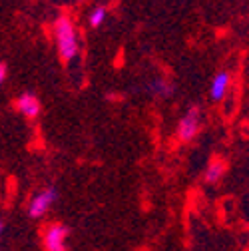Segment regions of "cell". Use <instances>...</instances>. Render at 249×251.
<instances>
[{"label":"cell","instance_id":"cell-5","mask_svg":"<svg viewBox=\"0 0 249 251\" xmlns=\"http://www.w3.org/2000/svg\"><path fill=\"white\" fill-rule=\"evenodd\" d=\"M16 108L26 118H36L40 114V102L36 100V96H32V94H20L18 100H16Z\"/></svg>","mask_w":249,"mask_h":251},{"label":"cell","instance_id":"cell-7","mask_svg":"<svg viewBox=\"0 0 249 251\" xmlns=\"http://www.w3.org/2000/svg\"><path fill=\"white\" fill-rule=\"evenodd\" d=\"M222 174H224V164L222 162H213V164H209V168L205 172V179L209 183H215L217 179L222 177Z\"/></svg>","mask_w":249,"mask_h":251},{"label":"cell","instance_id":"cell-3","mask_svg":"<svg viewBox=\"0 0 249 251\" xmlns=\"http://www.w3.org/2000/svg\"><path fill=\"white\" fill-rule=\"evenodd\" d=\"M56 198H58V194H56L54 187H46V190L38 192L32 200H30V203H28V215L34 217V219L42 217L52 207V203L56 201Z\"/></svg>","mask_w":249,"mask_h":251},{"label":"cell","instance_id":"cell-4","mask_svg":"<svg viewBox=\"0 0 249 251\" xmlns=\"http://www.w3.org/2000/svg\"><path fill=\"white\" fill-rule=\"evenodd\" d=\"M198 130H199V110L190 108L188 114H185L177 124V136H179V140L188 142L198 134Z\"/></svg>","mask_w":249,"mask_h":251},{"label":"cell","instance_id":"cell-1","mask_svg":"<svg viewBox=\"0 0 249 251\" xmlns=\"http://www.w3.org/2000/svg\"><path fill=\"white\" fill-rule=\"evenodd\" d=\"M54 34H56V44L58 52L64 60H72L78 54V36L74 24L70 22L68 16H60L56 26H54Z\"/></svg>","mask_w":249,"mask_h":251},{"label":"cell","instance_id":"cell-9","mask_svg":"<svg viewBox=\"0 0 249 251\" xmlns=\"http://www.w3.org/2000/svg\"><path fill=\"white\" fill-rule=\"evenodd\" d=\"M6 80V64H0V82Z\"/></svg>","mask_w":249,"mask_h":251},{"label":"cell","instance_id":"cell-6","mask_svg":"<svg viewBox=\"0 0 249 251\" xmlns=\"http://www.w3.org/2000/svg\"><path fill=\"white\" fill-rule=\"evenodd\" d=\"M229 74L227 72H220V74H215V78H213V82H211V100H215V102H220L224 96H225V92H227V88H229Z\"/></svg>","mask_w":249,"mask_h":251},{"label":"cell","instance_id":"cell-8","mask_svg":"<svg viewBox=\"0 0 249 251\" xmlns=\"http://www.w3.org/2000/svg\"><path fill=\"white\" fill-rule=\"evenodd\" d=\"M104 20H106V8L104 6H96L94 10L90 12V26L92 28H98Z\"/></svg>","mask_w":249,"mask_h":251},{"label":"cell","instance_id":"cell-2","mask_svg":"<svg viewBox=\"0 0 249 251\" xmlns=\"http://www.w3.org/2000/svg\"><path fill=\"white\" fill-rule=\"evenodd\" d=\"M68 229L62 224H50L42 233V243L46 251H66Z\"/></svg>","mask_w":249,"mask_h":251}]
</instances>
